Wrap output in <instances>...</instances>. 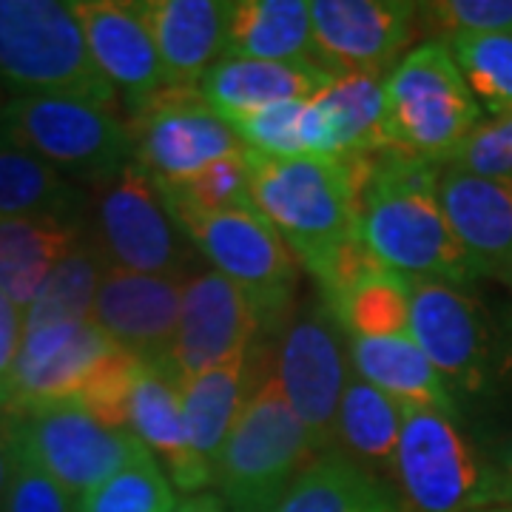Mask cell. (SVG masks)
<instances>
[{
  "instance_id": "1",
  "label": "cell",
  "mask_w": 512,
  "mask_h": 512,
  "mask_svg": "<svg viewBox=\"0 0 512 512\" xmlns=\"http://www.w3.org/2000/svg\"><path fill=\"white\" fill-rule=\"evenodd\" d=\"M359 185V237L382 268L404 279L467 285L478 265L453 234L439 202L441 165L396 151L345 157Z\"/></svg>"
},
{
  "instance_id": "2",
  "label": "cell",
  "mask_w": 512,
  "mask_h": 512,
  "mask_svg": "<svg viewBox=\"0 0 512 512\" xmlns=\"http://www.w3.org/2000/svg\"><path fill=\"white\" fill-rule=\"evenodd\" d=\"M384 484L396 512L512 507L510 478L478 453L453 416L427 407H404L399 447Z\"/></svg>"
},
{
  "instance_id": "3",
  "label": "cell",
  "mask_w": 512,
  "mask_h": 512,
  "mask_svg": "<svg viewBox=\"0 0 512 512\" xmlns=\"http://www.w3.org/2000/svg\"><path fill=\"white\" fill-rule=\"evenodd\" d=\"M254 208L316 279L359 239V185L336 157H254Z\"/></svg>"
},
{
  "instance_id": "4",
  "label": "cell",
  "mask_w": 512,
  "mask_h": 512,
  "mask_svg": "<svg viewBox=\"0 0 512 512\" xmlns=\"http://www.w3.org/2000/svg\"><path fill=\"white\" fill-rule=\"evenodd\" d=\"M484 111L441 40H424L384 77L387 151L447 165L478 126Z\"/></svg>"
},
{
  "instance_id": "5",
  "label": "cell",
  "mask_w": 512,
  "mask_h": 512,
  "mask_svg": "<svg viewBox=\"0 0 512 512\" xmlns=\"http://www.w3.org/2000/svg\"><path fill=\"white\" fill-rule=\"evenodd\" d=\"M0 86L12 97H74L117 106L72 3L0 0Z\"/></svg>"
},
{
  "instance_id": "6",
  "label": "cell",
  "mask_w": 512,
  "mask_h": 512,
  "mask_svg": "<svg viewBox=\"0 0 512 512\" xmlns=\"http://www.w3.org/2000/svg\"><path fill=\"white\" fill-rule=\"evenodd\" d=\"M0 137L55 165L72 183L92 188L134 163L131 126L117 106L74 97H12Z\"/></svg>"
},
{
  "instance_id": "7",
  "label": "cell",
  "mask_w": 512,
  "mask_h": 512,
  "mask_svg": "<svg viewBox=\"0 0 512 512\" xmlns=\"http://www.w3.org/2000/svg\"><path fill=\"white\" fill-rule=\"evenodd\" d=\"M316 458L271 370L239 413L214 467V490L228 512H268Z\"/></svg>"
},
{
  "instance_id": "8",
  "label": "cell",
  "mask_w": 512,
  "mask_h": 512,
  "mask_svg": "<svg viewBox=\"0 0 512 512\" xmlns=\"http://www.w3.org/2000/svg\"><path fill=\"white\" fill-rule=\"evenodd\" d=\"M168 211L194 251L211 262V271L231 279L254 302L262 333L288 325L302 265L271 222L256 208L191 211L168 205Z\"/></svg>"
},
{
  "instance_id": "9",
  "label": "cell",
  "mask_w": 512,
  "mask_h": 512,
  "mask_svg": "<svg viewBox=\"0 0 512 512\" xmlns=\"http://www.w3.org/2000/svg\"><path fill=\"white\" fill-rule=\"evenodd\" d=\"M83 237L106 268L131 274L191 276L194 245L171 217L157 183L137 160L89 197Z\"/></svg>"
},
{
  "instance_id": "10",
  "label": "cell",
  "mask_w": 512,
  "mask_h": 512,
  "mask_svg": "<svg viewBox=\"0 0 512 512\" xmlns=\"http://www.w3.org/2000/svg\"><path fill=\"white\" fill-rule=\"evenodd\" d=\"M410 336L436 367L453 402L487 393L501 373L493 319L467 285L410 279Z\"/></svg>"
},
{
  "instance_id": "11",
  "label": "cell",
  "mask_w": 512,
  "mask_h": 512,
  "mask_svg": "<svg viewBox=\"0 0 512 512\" xmlns=\"http://www.w3.org/2000/svg\"><path fill=\"white\" fill-rule=\"evenodd\" d=\"M274 379L302 421L316 456L333 453L339 404L350 382V356L342 348V330L322 302L291 316L282 328Z\"/></svg>"
},
{
  "instance_id": "12",
  "label": "cell",
  "mask_w": 512,
  "mask_h": 512,
  "mask_svg": "<svg viewBox=\"0 0 512 512\" xmlns=\"http://www.w3.org/2000/svg\"><path fill=\"white\" fill-rule=\"evenodd\" d=\"M20 450L74 501L146 453L128 430L106 427L74 402L20 413Z\"/></svg>"
},
{
  "instance_id": "13",
  "label": "cell",
  "mask_w": 512,
  "mask_h": 512,
  "mask_svg": "<svg viewBox=\"0 0 512 512\" xmlns=\"http://www.w3.org/2000/svg\"><path fill=\"white\" fill-rule=\"evenodd\" d=\"M134 160L157 185L194 180L225 154L242 148L234 128L202 100L197 89H163L128 120Z\"/></svg>"
},
{
  "instance_id": "14",
  "label": "cell",
  "mask_w": 512,
  "mask_h": 512,
  "mask_svg": "<svg viewBox=\"0 0 512 512\" xmlns=\"http://www.w3.org/2000/svg\"><path fill=\"white\" fill-rule=\"evenodd\" d=\"M311 26L316 63L333 74L387 77L421 35L404 0H313Z\"/></svg>"
},
{
  "instance_id": "15",
  "label": "cell",
  "mask_w": 512,
  "mask_h": 512,
  "mask_svg": "<svg viewBox=\"0 0 512 512\" xmlns=\"http://www.w3.org/2000/svg\"><path fill=\"white\" fill-rule=\"evenodd\" d=\"M259 333L262 322L254 302L231 279L217 271H200L185 282L177 333L165 362L185 382L248 356Z\"/></svg>"
},
{
  "instance_id": "16",
  "label": "cell",
  "mask_w": 512,
  "mask_h": 512,
  "mask_svg": "<svg viewBox=\"0 0 512 512\" xmlns=\"http://www.w3.org/2000/svg\"><path fill=\"white\" fill-rule=\"evenodd\" d=\"M117 350L120 345H114L92 322L23 330L18 359L3 390L18 413L77 402L97 367Z\"/></svg>"
},
{
  "instance_id": "17",
  "label": "cell",
  "mask_w": 512,
  "mask_h": 512,
  "mask_svg": "<svg viewBox=\"0 0 512 512\" xmlns=\"http://www.w3.org/2000/svg\"><path fill=\"white\" fill-rule=\"evenodd\" d=\"M72 6L97 72L106 77L117 97H123L126 120L137 117L165 89L143 3L77 0Z\"/></svg>"
},
{
  "instance_id": "18",
  "label": "cell",
  "mask_w": 512,
  "mask_h": 512,
  "mask_svg": "<svg viewBox=\"0 0 512 512\" xmlns=\"http://www.w3.org/2000/svg\"><path fill=\"white\" fill-rule=\"evenodd\" d=\"M188 279L191 276L131 274L106 268L89 322L131 356L143 362H163L174 345Z\"/></svg>"
},
{
  "instance_id": "19",
  "label": "cell",
  "mask_w": 512,
  "mask_h": 512,
  "mask_svg": "<svg viewBox=\"0 0 512 512\" xmlns=\"http://www.w3.org/2000/svg\"><path fill=\"white\" fill-rule=\"evenodd\" d=\"M126 430L157 458L174 490L194 495L214 487V467L191 444L183 407V382L165 359H140L128 396Z\"/></svg>"
},
{
  "instance_id": "20",
  "label": "cell",
  "mask_w": 512,
  "mask_h": 512,
  "mask_svg": "<svg viewBox=\"0 0 512 512\" xmlns=\"http://www.w3.org/2000/svg\"><path fill=\"white\" fill-rule=\"evenodd\" d=\"M439 202L481 276L512 271V177H481L441 165Z\"/></svg>"
},
{
  "instance_id": "21",
  "label": "cell",
  "mask_w": 512,
  "mask_h": 512,
  "mask_svg": "<svg viewBox=\"0 0 512 512\" xmlns=\"http://www.w3.org/2000/svg\"><path fill=\"white\" fill-rule=\"evenodd\" d=\"M231 3L143 0V18L160 57L165 89H197L202 74L228 52Z\"/></svg>"
},
{
  "instance_id": "22",
  "label": "cell",
  "mask_w": 512,
  "mask_h": 512,
  "mask_svg": "<svg viewBox=\"0 0 512 512\" xmlns=\"http://www.w3.org/2000/svg\"><path fill=\"white\" fill-rule=\"evenodd\" d=\"M333 77L336 74L322 69L319 63H282L225 55L202 74L197 94L222 120H231L276 103L313 100L328 89Z\"/></svg>"
},
{
  "instance_id": "23",
  "label": "cell",
  "mask_w": 512,
  "mask_h": 512,
  "mask_svg": "<svg viewBox=\"0 0 512 512\" xmlns=\"http://www.w3.org/2000/svg\"><path fill=\"white\" fill-rule=\"evenodd\" d=\"M262 353L265 350L254 348L242 359L211 367L183 382V407L191 444L211 467H217L222 450L231 439V430L256 384L274 370L268 367Z\"/></svg>"
},
{
  "instance_id": "24",
  "label": "cell",
  "mask_w": 512,
  "mask_h": 512,
  "mask_svg": "<svg viewBox=\"0 0 512 512\" xmlns=\"http://www.w3.org/2000/svg\"><path fill=\"white\" fill-rule=\"evenodd\" d=\"M350 367L359 379L379 387L402 407H427L456 419V402L436 367L421 353L413 336L350 339Z\"/></svg>"
},
{
  "instance_id": "25",
  "label": "cell",
  "mask_w": 512,
  "mask_h": 512,
  "mask_svg": "<svg viewBox=\"0 0 512 512\" xmlns=\"http://www.w3.org/2000/svg\"><path fill=\"white\" fill-rule=\"evenodd\" d=\"M83 239L80 225L0 217V293L26 313L43 282Z\"/></svg>"
},
{
  "instance_id": "26",
  "label": "cell",
  "mask_w": 512,
  "mask_h": 512,
  "mask_svg": "<svg viewBox=\"0 0 512 512\" xmlns=\"http://www.w3.org/2000/svg\"><path fill=\"white\" fill-rule=\"evenodd\" d=\"M89 211V197L55 165L23 151L0 137V217L55 220L80 225Z\"/></svg>"
},
{
  "instance_id": "27",
  "label": "cell",
  "mask_w": 512,
  "mask_h": 512,
  "mask_svg": "<svg viewBox=\"0 0 512 512\" xmlns=\"http://www.w3.org/2000/svg\"><path fill=\"white\" fill-rule=\"evenodd\" d=\"M251 60L316 63L311 3L237 0L228 15V52Z\"/></svg>"
},
{
  "instance_id": "28",
  "label": "cell",
  "mask_w": 512,
  "mask_h": 512,
  "mask_svg": "<svg viewBox=\"0 0 512 512\" xmlns=\"http://www.w3.org/2000/svg\"><path fill=\"white\" fill-rule=\"evenodd\" d=\"M268 512H396L382 478L333 450L313 461Z\"/></svg>"
},
{
  "instance_id": "29",
  "label": "cell",
  "mask_w": 512,
  "mask_h": 512,
  "mask_svg": "<svg viewBox=\"0 0 512 512\" xmlns=\"http://www.w3.org/2000/svg\"><path fill=\"white\" fill-rule=\"evenodd\" d=\"M404 407L379 387L350 373L336 419V450L362 464L367 473L387 481L399 447Z\"/></svg>"
},
{
  "instance_id": "30",
  "label": "cell",
  "mask_w": 512,
  "mask_h": 512,
  "mask_svg": "<svg viewBox=\"0 0 512 512\" xmlns=\"http://www.w3.org/2000/svg\"><path fill=\"white\" fill-rule=\"evenodd\" d=\"M350 339L410 336V279L373 265L336 299L322 302Z\"/></svg>"
},
{
  "instance_id": "31",
  "label": "cell",
  "mask_w": 512,
  "mask_h": 512,
  "mask_svg": "<svg viewBox=\"0 0 512 512\" xmlns=\"http://www.w3.org/2000/svg\"><path fill=\"white\" fill-rule=\"evenodd\" d=\"M336 128V160L387 151L384 140V77L336 74L319 94Z\"/></svg>"
},
{
  "instance_id": "32",
  "label": "cell",
  "mask_w": 512,
  "mask_h": 512,
  "mask_svg": "<svg viewBox=\"0 0 512 512\" xmlns=\"http://www.w3.org/2000/svg\"><path fill=\"white\" fill-rule=\"evenodd\" d=\"M103 274H106L103 259L89 245V239L83 237L72 254L63 256L49 279L43 282L35 302L23 313V330L60 325V322H89Z\"/></svg>"
},
{
  "instance_id": "33",
  "label": "cell",
  "mask_w": 512,
  "mask_h": 512,
  "mask_svg": "<svg viewBox=\"0 0 512 512\" xmlns=\"http://www.w3.org/2000/svg\"><path fill=\"white\" fill-rule=\"evenodd\" d=\"M467 89L490 117L512 114V32L456 37L447 43Z\"/></svg>"
},
{
  "instance_id": "34",
  "label": "cell",
  "mask_w": 512,
  "mask_h": 512,
  "mask_svg": "<svg viewBox=\"0 0 512 512\" xmlns=\"http://www.w3.org/2000/svg\"><path fill=\"white\" fill-rule=\"evenodd\" d=\"M254 154L239 148L200 171L194 180L177 185H157L165 205L191 211H242L254 208Z\"/></svg>"
},
{
  "instance_id": "35",
  "label": "cell",
  "mask_w": 512,
  "mask_h": 512,
  "mask_svg": "<svg viewBox=\"0 0 512 512\" xmlns=\"http://www.w3.org/2000/svg\"><path fill=\"white\" fill-rule=\"evenodd\" d=\"M174 507L177 490L148 450L97 490L74 501V512H171Z\"/></svg>"
},
{
  "instance_id": "36",
  "label": "cell",
  "mask_w": 512,
  "mask_h": 512,
  "mask_svg": "<svg viewBox=\"0 0 512 512\" xmlns=\"http://www.w3.org/2000/svg\"><path fill=\"white\" fill-rule=\"evenodd\" d=\"M419 32L441 43L456 37L512 32V0H430L416 3Z\"/></svg>"
},
{
  "instance_id": "37",
  "label": "cell",
  "mask_w": 512,
  "mask_h": 512,
  "mask_svg": "<svg viewBox=\"0 0 512 512\" xmlns=\"http://www.w3.org/2000/svg\"><path fill=\"white\" fill-rule=\"evenodd\" d=\"M140 359L131 356L128 350L111 353L103 365L97 367L89 384L83 387V393L77 396V402L86 413H92L94 419L103 421L106 427L114 430H126L128 424V396L134 387Z\"/></svg>"
},
{
  "instance_id": "38",
  "label": "cell",
  "mask_w": 512,
  "mask_h": 512,
  "mask_svg": "<svg viewBox=\"0 0 512 512\" xmlns=\"http://www.w3.org/2000/svg\"><path fill=\"white\" fill-rule=\"evenodd\" d=\"M447 165L481 177H512V114L481 123Z\"/></svg>"
},
{
  "instance_id": "39",
  "label": "cell",
  "mask_w": 512,
  "mask_h": 512,
  "mask_svg": "<svg viewBox=\"0 0 512 512\" xmlns=\"http://www.w3.org/2000/svg\"><path fill=\"white\" fill-rule=\"evenodd\" d=\"M0 512H74V498L20 450Z\"/></svg>"
},
{
  "instance_id": "40",
  "label": "cell",
  "mask_w": 512,
  "mask_h": 512,
  "mask_svg": "<svg viewBox=\"0 0 512 512\" xmlns=\"http://www.w3.org/2000/svg\"><path fill=\"white\" fill-rule=\"evenodd\" d=\"M20 458V413L12 407L0 384V504L6 498L12 473Z\"/></svg>"
},
{
  "instance_id": "41",
  "label": "cell",
  "mask_w": 512,
  "mask_h": 512,
  "mask_svg": "<svg viewBox=\"0 0 512 512\" xmlns=\"http://www.w3.org/2000/svg\"><path fill=\"white\" fill-rule=\"evenodd\" d=\"M23 342V311L0 293V384L9 379Z\"/></svg>"
},
{
  "instance_id": "42",
  "label": "cell",
  "mask_w": 512,
  "mask_h": 512,
  "mask_svg": "<svg viewBox=\"0 0 512 512\" xmlns=\"http://www.w3.org/2000/svg\"><path fill=\"white\" fill-rule=\"evenodd\" d=\"M171 512H228V504L222 501V495L217 490H205V493L185 495Z\"/></svg>"
},
{
  "instance_id": "43",
  "label": "cell",
  "mask_w": 512,
  "mask_h": 512,
  "mask_svg": "<svg viewBox=\"0 0 512 512\" xmlns=\"http://www.w3.org/2000/svg\"><path fill=\"white\" fill-rule=\"evenodd\" d=\"M495 464H498V470L504 473V476L510 478L512 484V436L498 444V450H495Z\"/></svg>"
},
{
  "instance_id": "44",
  "label": "cell",
  "mask_w": 512,
  "mask_h": 512,
  "mask_svg": "<svg viewBox=\"0 0 512 512\" xmlns=\"http://www.w3.org/2000/svg\"><path fill=\"white\" fill-rule=\"evenodd\" d=\"M9 100H12V94H9L6 89H3V86H0V117H3V111H6V103H9Z\"/></svg>"
},
{
  "instance_id": "45",
  "label": "cell",
  "mask_w": 512,
  "mask_h": 512,
  "mask_svg": "<svg viewBox=\"0 0 512 512\" xmlns=\"http://www.w3.org/2000/svg\"><path fill=\"white\" fill-rule=\"evenodd\" d=\"M481 512H512V507H493V510H481Z\"/></svg>"
},
{
  "instance_id": "46",
  "label": "cell",
  "mask_w": 512,
  "mask_h": 512,
  "mask_svg": "<svg viewBox=\"0 0 512 512\" xmlns=\"http://www.w3.org/2000/svg\"><path fill=\"white\" fill-rule=\"evenodd\" d=\"M504 282H507V285H510V288H512V271L507 276H504Z\"/></svg>"
}]
</instances>
